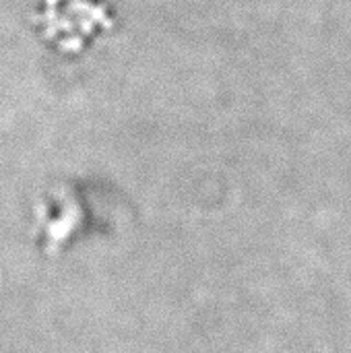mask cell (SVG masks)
I'll return each mask as SVG.
<instances>
[{"label": "cell", "instance_id": "6da1fadb", "mask_svg": "<svg viewBox=\"0 0 351 353\" xmlns=\"http://www.w3.org/2000/svg\"><path fill=\"white\" fill-rule=\"evenodd\" d=\"M56 31H70L66 46H83L97 31L110 27V14L99 0H54L52 4Z\"/></svg>", "mask_w": 351, "mask_h": 353}]
</instances>
